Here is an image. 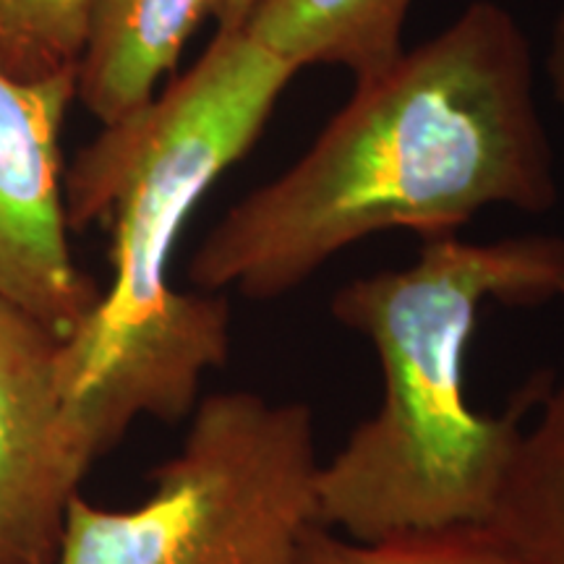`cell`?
<instances>
[{
    "label": "cell",
    "mask_w": 564,
    "mask_h": 564,
    "mask_svg": "<svg viewBox=\"0 0 564 564\" xmlns=\"http://www.w3.org/2000/svg\"><path fill=\"white\" fill-rule=\"evenodd\" d=\"M61 340L0 299V564H53L91 460L68 426Z\"/></svg>",
    "instance_id": "obj_6"
},
{
    "label": "cell",
    "mask_w": 564,
    "mask_h": 564,
    "mask_svg": "<svg viewBox=\"0 0 564 564\" xmlns=\"http://www.w3.org/2000/svg\"><path fill=\"white\" fill-rule=\"evenodd\" d=\"M76 68L17 79L0 68V299L68 340L100 299L70 257L61 131Z\"/></svg>",
    "instance_id": "obj_5"
},
{
    "label": "cell",
    "mask_w": 564,
    "mask_h": 564,
    "mask_svg": "<svg viewBox=\"0 0 564 564\" xmlns=\"http://www.w3.org/2000/svg\"><path fill=\"white\" fill-rule=\"evenodd\" d=\"M486 301L564 306V238H432L405 270L337 288L329 312L371 343L384 394L319 465L316 523L377 541L489 520L549 373L502 415L468 405L465 358Z\"/></svg>",
    "instance_id": "obj_3"
},
{
    "label": "cell",
    "mask_w": 564,
    "mask_h": 564,
    "mask_svg": "<svg viewBox=\"0 0 564 564\" xmlns=\"http://www.w3.org/2000/svg\"><path fill=\"white\" fill-rule=\"evenodd\" d=\"M293 564H512L486 525L408 531L377 541H352L312 525Z\"/></svg>",
    "instance_id": "obj_10"
},
{
    "label": "cell",
    "mask_w": 564,
    "mask_h": 564,
    "mask_svg": "<svg viewBox=\"0 0 564 564\" xmlns=\"http://www.w3.org/2000/svg\"><path fill=\"white\" fill-rule=\"evenodd\" d=\"M89 0H0V68L45 79L76 68Z\"/></svg>",
    "instance_id": "obj_11"
},
{
    "label": "cell",
    "mask_w": 564,
    "mask_h": 564,
    "mask_svg": "<svg viewBox=\"0 0 564 564\" xmlns=\"http://www.w3.org/2000/svg\"><path fill=\"white\" fill-rule=\"evenodd\" d=\"M415 0H259L241 30L291 63L345 68L356 84L382 76L405 53Z\"/></svg>",
    "instance_id": "obj_8"
},
{
    "label": "cell",
    "mask_w": 564,
    "mask_h": 564,
    "mask_svg": "<svg viewBox=\"0 0 564 564\" xmlns=\"http://www.w3.org/2000/svg\"><path fill=\"white\" fill-rule=\"evenodd\" d=\"M544 70H546V79H549V87H552L554 100L564 110V9L556 13L552 32H549Z\"/></svg>",
    "instance_id": "obj_12"
},
{
    "label": "cell",
    "mask_w": 564,
    "mask_h": 564,
    "mask_svg": "<svg viewBox=\"0 0 564 564\" xmlns=\"http://www.w3.org/2000/svg\"><path fill=\"white\" fill-rule=\"evenodd\" d=\"M560 202L528 34L497 0L405 51L278 178L253 188L196 249L202 293L274 301L361 238L455 236L489 207L544 215Z\"/></svg>",
    "instance_id": "obj_1"
},
{
    "label": "cell",
    "mask_w": 564,
    "mask_h": 564,
    "mask_svg": "<svg viewBox=\"0 0 564 564\" xmlns=\"http://www.w3.org/2000/svg\"><path fill=\"white\" fill-rule=\"evenodd\" d=\"M259 0H225L220 13H217V26L220 32H236L246 24L251 11L257 9Z\"/></svg>",
    "instance_id": "obj_13"
},
{
    "label": "cell",
    "mask_w": 564,
    "mask_h": 564,
    "mask_svg": "<svg viewBox=\"0 0 564 564\" xmlns=\"http://www.w3.org/2000/svg\"><path fill=\"white\" fill-rule=\"evenodd\" d=\"M225 0H89L76 100L102 129L137 116Z\"/></svg>",
    "instance_id": "obj_7"
},
{
    "label": "cell",
    "mask_w": 564,
    "mask_h": 564,
    "mask_svg": "<svg viewBox=\"0 0 564 564\" xmlns=\"http://www.w3.org/2000/svg\"><path fill=\"white\" fill-rule=\"evenodd\" d=\"M295 74L243 30H217L188 74L102 129L63 175L68 230H112L110 285L58 350L68 426L91 463L141 415L188 419L204 373L228 361V299L175 291L173 253L196 204L251 152Z\"/></svg>",
    "instance_id": "obj_2"
},
{
    "label": "cell",
    "mask_w": 564,
    "mask_h": 564,
    "mask_svg": "<svg viewBox=\"0 0 564 564\" xmlns=\"http://www.w3.org/2000/svg\"><path fill=\"white\" fill-rule=\"evenodd\" d=\"M131 510L76 494L53 564H293L316 525L314 415L230 390L199 400Z\"/></svg>",
    "instance_id": "obj_4"
},
{
    "label": "cell",
    "mask_w": 564,
    "mask_h": 564,
    "mask_svg": "<svg viewBox=\"0 0 564 564\" xmlns=\"http://www.w3.org/2000/svg\"><path fill=\"white\" fill-rule=\"evenodd\" d=\"M486 528L512 564H564V373H549Z\"/></svg>",
    "instance_id": "obj_9"
}]
</instances>
